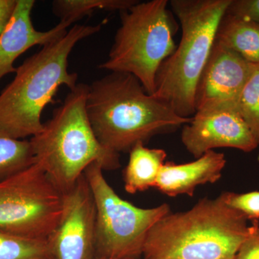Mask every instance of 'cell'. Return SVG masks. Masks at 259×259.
I'll return each instance as SVG.
<instances>
[{
	"mask_svg": "<svg viewBox=\"0 0 259 259\" xmlns=\"http://www.w3.org/2000/svg\"><path fill=\"white\" fill-rule=\"evenodd\" d=\"M86 107L97 139L118 153L192 118L180 117L166 102L148 95L139 79L127 73L110 72L89 85Z\"/></svg>",
	"mask_w": 259,
	"mask_h": 259,
	"instance_id": "6da1fadb",
	"label": "cell"
},
{
	"mask_svg": "<svg viewBox=\"0 0 259 259\" xmlns=\"http://www.w3.org/2000/svg\"><path fill=\"white\" fill-rule=\"evenodd\" d=\"M102 25L76 24L17 68L14 79L0 93V134L23 140L41 132L42 111L54 102L59 89L66 86L71 90L77 85V74L68 70L70 54Z\"/></svg>",
	"mask_w": 259,
	"mask_h": 259,
	"instance_id": "7a4b0ae2",
	"label": "cell"
},
{
	"mask_svg": "<svg viewBox=\"0 0 259 259\" xmlns=\"http://www.w3.org/2000/svg\"><path fill=\"white\" fill-rule=\"evenodd\" d=\"M246 218L226 203L224 192L171 211L148 233L143 259H235L248 236Z\"/></svg>",
	"mask_w": 259,
	"mask_h": 259,
	"instance_id": "3957f363",
	"label": "cell"
},
{
	"mask_svg": "<svg viewBox=\"0 0 259 259\" xmlns=\"http://www.w3.org/2000/svg\"><path fill=\"white\" fill-rule=\"evenodd\" d=\"M88 90L89 85L77 83L44 123L41 132L30 140L35 162L62 193L94 163L104 171L120 166V153L104 146L90 124L86 107Z\"/></svg>",
	"mask_w": 259,
	"mask_h": 259,
	"instance_id": "277c9868",
	"label": "cell"
},
{
	"mask_svg": "<svg viewBox=\"0 0 259 259\" xmlns=\"http://www.w3.org/2000/svg\"><path fill=\"white\" fill-rule=\"evenodd\" d=\"M231 0H171L182 37L175 51L162 63L153 95L180 117L196 112V88L215 41L218 25Z\"/></svg>",
	"mask_w": 259,
	"mask_h": 259,
	"instance_id": "5b68a950",
	"label": "cell"
},
{
	"mask_svg": "<svg viewBox=\"0 0 259 259\" xmlns=\"http://www.w3.org/2000/svg\"><path fill=\"white\" fill-rule=\"evenodd\" d=\"M168 3V0L138 1L120 12V26L108 58L98 67L133 75L153 95L158 69L177 48L178 25Z\"/></svg>",
	"mask_w": 259,
	"mask_h": 259,
	"instance_id": "8992f818",
	"label": "cell"
},
{
	"mask_svg": "<svg viewBox=\"0 0 259 259\" xmlns=\"http://www.w3.org/2000/svg\"><path fill=\"white\" fill-rule=\"evenodd\" d=\"M94 163L84 175L96 207V259H140L150 230L171 212L168 204L141 208L121 198Z\"/></svg>",
	"mask_w": 259,
	"mask_h": 259,
	"instance_id": "52a82bcc",
	"label": "cell"
},
{
	"mask_svg": "<svg viewBox=\"0 0 259 259\" xmlns=\"http://www.w3.org/2000/svg\"><path fill=\"white\" fill-rule=\"evenodd\" d=\"M63 193L38 162L0 182V231L47 240L62 209Z\"/></svg>",
	"mask_w": 259,
	"mask_h": 259,
	"instance_id": "ba28073f",
	"label": "cell"
},
{
	"mask_svg": "<svg viewBox=\"0 0 259 259\" xmlns=\"http://www.w3.org/2000/svg\"><path fill=\"white\" fill-rule=\"evenodd\" d=\"M47 241L51 259H96V207L84 174L63 193L60 218Z\"/></svg>",
	"mask_w": 259,
	"mask_h": 259,
	"instance_id": "9c48e42d",
	"label": "cell"
},
{
	"mask_svg": "<svg viewBox=\"0 0 259 259\" xmlns=\"http://www.w3.org/2000/svg\"><path fill=\"white\" fill-rule=\"evenodd\" d=\"M182 142L196 159L218 148L249 153L258 147L238 107L196 112L190 122L184 125Z\"/></svg>",
	"mask_w": 259,
	"mask_h": 259,
	"instance_id": "30bf717a",
	"label": "cell"
},
{
	"mask_svg": "<svg viewBox=\"0 0 259 259\" xmlns=\"http://www.w3.org/2000/svg\"><path fill=\"white\" fill-rule=\"evenodd\" d=\"M252 66L236 51L215 40L196 88V112L238 107Z\"/></svg>",
	"mask_w": 259,
	"mask_h": 259,
	"instance_id": "8fae6325",
	"label": "cell"
},
{
	"mask_svg": "<svg viewBox=\"0 0 259 259\" xmlns=\"http://www.w3.org/2000/svg\"><path fill=\"white\" fill-rule=\"evenodd\" d=\"M33 0H17L13 16L0 34V81L7 74L15 73V61L19 56L35 46H47L64 36L71 26L59 22L55 27L40 31L32 24Z\"/></svg>",
	"mask_w": 259,
	"mask_h": 259,
	"instance_id": "7c38bea8",
	"label": "cell"
},
{
	"mask_svg": "<svg viewBox=\"0 0 259 259\" xmlns=\"http://www.w3.org/2000/svg\"><path fill=\"white\" fill-rule=\"evenodd\" d=\"M226 164L225 155L214 151L189 163L167 162L160 170L155 187L169 197L193 196L196 187L219 180Z\"/></svg>",
	"mask_w": 259,
	"mask_h": 259,
	"instance_id": "4fadbf2b",
	"label": "cell"
},
{
	"mask_svg": "<svg viewBox=\"0 0 259 259\" xmlns=\"http://www.w3.org/2000/svg\"><path fill=\"white\" fill-rule=\"evenodd\" d=\"M129 161L124 170L125 190L130 194L156 187L160 170L167 154L161 148H148L138 143L129 151Z\"/></svg>",
	"mask_w": 259,
	"mask_h": 259,
	"instance_id": "5bb4252c",
	"label": "cell"
},
{
	"mask_svg": "<svg viewBox=\"0 0 259 259\" xmlns=\"http://www.w3.org/2000/svg\"><path fill=\"white\" fill-rule=\"evenodd\" d=\"M215 40L251 64L259 63V23L229 14L223 15Z\"/></svg>",
	"mask_w": 259,
	"mask_h": 259,
	"instance_id": "9a60e30c",
	"label": "cell"
},
{
	"mask_svg": "<svg viewBox=\"0 0 259 259\" xmlns=\"http://www.w3.org/2000/svg\"><path fill=\"white\" fill-rule=\"evenodd\" d=\"M138 3L136 0H55L52 3L53 13L60 22L70 25L98 10L121 12Z\"/></svg>",
	"mask_w": 259,
	"mask_h": 259,
	"instance_id": "2e32d148",
	"label": "cell"
},
{
	"mask_svg": "<svg viewBox=\"0 0 259 259\" xmlns=\"http://www.w3.org/2000/svg\"><path fill=\"white\" fill-rule=\"evenodd\" d=\"M35 163L30 141L0 134V182L14 176Z\"/></svg>",
	"mask_w": 259,
	"mask_h": 259,
	"instance_id": "e0dca14e",
	"label": "cell"
},
{
	"mask_svg": "<svg viewBox=\"0 0 259 259\" xmlns=\"http://www.w3.org/2000/svg\"><path fill=\"white\" fill-rule=\"evenodd\" d=\"M0 259H51L47 240L0 231Z\"/></svg>",
	"mask_w": 259,
	"mask_h": 259,
	"instance_id": "ac0fdd59",
	"label": "cell"
},
{
	"mask_svg": "<svg viewBox=\"0 0 259 259\" xmlns=\"http://www.w3.org/2000/svg\"><path fill=\"white\" fill-rule=\"evenodd\" d=\"M238 108L259 146V63L253 64L238 100Z\"/></svg>",
	"mask_w": 259,
	"mask_h": 259,
	"instance_id": "d6986e66",
	"label": "cell"
},
{
	"mask_svg": "<svg viewBox=\"0 0 259 259\" xmlns=\"http://www.w3.org/2000/svg\"><path fill=\"white\" fill-rule=\"evenodd\" d=\"M226 203L248 220L259 221V191L237 194L224 192Z\"/></svg>",
	"mask_w": 259,
	"mask_h": 259,
	"instance_id": "ffe728a7",
	"label": "cell"
},
{
	"mask_svg": "<svg viewBox=\"0 0 259 259\" xmlns=\"http://www.w3.org/2000/svg\"><path fill=\"white\" fill-rule=\"evenodd\" d=\"M226 13L259 23V0H231Z\"/></svg>",
	"mask_w": 259,
	"mask_h": 259,
	"instance_id": "44dd1931",
	"label": "cell"
},
{
	"mask_svg": "<svg viewBox=\"0 0 259 259\" xmlns=\"http://www.w3.org/2000/svg\"><path fill=\"white\" fill-rule=\"evenodd\" d=\"M235 259H259V223L253 221L249 233L242 243Z\"/></svg>",
	"mask_w": 259,
	"mask_h": 259,
	"instance_id": "7402d4cb",
	"label": "cell"
},
{
	"mask_svg": "<svg viewBox=\"0 0 259 259\" xmlns=\"http://www.w3.org/2000/svg\"><path fill=\"white\" fill-rule=\"evenodd\" d=\"M16 5L17 0H0V34L9 23Z\"/></svg>",
	"mask_w": 259,
	"mask_h": 259,
	"instance_id": "603a6c76",
	"label": "cell"
},
{
	"mask_svg": "<svg viewBox=\"0 0 259 259\" xmlns=\"http://www.w3.org/2000/svg\"><path fill=\"white\" fill-rule=\"evenodd\" d=\"M97 259H111V258H97Z\"/></svg>",
	"mask_w": 259,
	"mask_h": 259,
	"instance_id": "cb8c5ba5",
	"label": "cell"
}]
</instances>
